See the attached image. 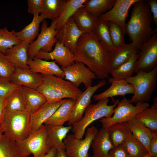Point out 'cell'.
Returning <instances> with one entry per match:
<instances>
[{"label": "cell", "instance_id": "obj_31", "mask_svg": "<svg viewBox=\"0 0 157 157\" xmlns=\"http://www.w3.org/2000/svg\"><path fill=\"white\" fill-rule=\"evenodd\" d=\"M67 1L65 0H44L40 14L44 17L45 19H50L52 21L57 20L61 15Z\"/></svg>", "mask_w": 157, "mask_h": 157}, {"label": "cell", "instance_id": "obj_9", "mask_svg": "<svg viewBox=\"0 0 157 157\" xmlns=\"http://www.w3.org/2000/svg\"><path fill=\"white\" fill-rule=\"evenodd\" d=\"M56 20L52 21L48 26L47 21L44 20L42 24L40 33L35 41L30 44L28 51V58L33 59L40 50L49 52L52 50L57 41L56 36L58 30L56 28Z\"/></svg>", "mask_w": 157, "mask_h": 157}, {"label": "cell", "instance_id": "obj_52", "mask_svg": "<svg viewBox=\"0 0 157 157\" xmlns=\"http://www.w3.org/2000/svg\"><path fill=\"white\" fill-rule=\"evenodd\" d=\"M140 157H151L149 154H147L146 155H145L144 156Z\"/></svg>", "mask_w": 157, "mask_h": 157}, {"label": "cell", "instance_id": "obj_3", "mask_svg": "<svg viewBox=\"0 0 157 157\" xmlns=\"http://www.w3.org/2000/svg\"><path fill=\"white\" fill-rule=\"evenodd\" d=\"M41 74L42 83L37 90L44 96L48 102H56L65 98L76 101L82 93L78 88L61 77Z\"/></svg>", "mask_w": 157, "mask_h": 157}, {"label": "cell", "instance_id": "obj_35", "mask_svg": "<svg viewBox=\"0 0 157 157\" xmlns=\"http://www.w3.org/2000/svg\"><path fill=\"white\" fill-rule=\"evenodd\" d=\"M107 129L110 140L114 147L121 145L127 135L131 133L127 122L114 124Z\"/></svg>", "mask_w": 157, "mask_h": 157}, {"label": "cell", "instance_id": "obj_16", "mask_svg": "<svg viewBox=\"0 0 157 157\" xmlns=\"http://www.w3.org/2000/svg\"><path fill=\"white\" fill-rule=\"evenodd\" d=\"M53 50L49 52L39 51L35 57L45 60H54L61 67H66L75 61L74 54L62 43L57 40Z\"/></svg>", "mask_w": 157, "mask_h": 157}, {"label": "cell", "instance_id": "obj_46", "mask_svg": "<svg viewBox=\"0 0 157 157\" xmlns=\"http://www.w3.org/2000/svg\"><path fill=\"white\" fill-rule=\"evenodd\" d=\"M149 150V154L151 157H157V132L152 131Z\"/></svg>", "mask_w": 157, "mask_h": 157}, {"label": "cell", "instance_id": "obj_53", "mask_svg": "<svg viewBox=\"0 0 157 157\" xmlns=\"http://www.w3.org/2000/svg\"><path fill=\"white\" fill-rule=\"evenodd\" d=\"M89 157H92V156H89Z\"/></svg>", "mask_w": 157, "mask_h": 157}, {"label": "cell", "instance_id": "obj_22", "mask_svg": "<svg viewBox=\"0 0 157 157\" xmlns=\"http://www.w3.org/2000/svg\"><path fill=\"white\" fill-rule=\"evenodd\" d=\"M91 146L93 150L92 157H108L109 151L114 147L107 129H100L93 138Z\"/></svg>", "mask_w": 157, "mask_h": 157}, {"label": "cell", "instance_id": "obj_4", "mask_svg": "<svg viewBox=\"0 0 157 157\" xmlns=\"http://www.w3.org/2000/svg\"><path fill=\"white\" fill-rule=\"evenodd\" d=\"M119 101L116 99L113 104L108 105L109 99L106 98L99 100L95 104H90L82 119L72 124V130L74 136L78 139H82L86 129L92 122L102 118L112 117Z\"/></svg>", "mask_w": 157, "mask_h": 157}, {"label": "cell", "instance_id": "obj_40", "mask_svg": "<svg viewBox=\"0 0 157 157\" xmlns=\"http://www.w3.org/2000/svg\"><path fill=\"white\" fill-rule=\"evenodd\" d=\"M15 31H9L6 27L0 28V51L4 53L8 49L22 42L16 36Z\"/></svg>", "mask_w": 157, "mask_h": 157}, {"label": "cell", "instance_id": "obj_37", "mask_svg": "<svg viewBox=\"0 0 157 157\" xmlns=\"http://www.w3.org/2000/svg\"><path fill=\"white\" fill-rule=\"evenodd\" d=\"M93 31L101 43L110 51L117 49L113 45L111 40L108 22L98 19Z\"/></svg>", "mask_w": 157, "mask_h": 157}, {"label": "cell", "instance_id": "obj_36", "mask_svg": "<svg viewBox=\"0 0 157 157\" xmlns=\"http://www.w3.org/2000/svg\"><path fill=\"white\" fill-rule=\"evenodd\" d=\"M138 53L135 54L128 61L117 67L110 71V74L115 80H125L132 76L135 72V67L138 58Z\"/></svg>", "mask_w": 157, "mask_h": 157}, {"label": "cell", "instance_id": "obj_1", "mask_svg": "<svg viewBox=\"0 0 157 157\" xmlns=\"http://www.w3.org/2000/svg\"><path fill=\"white\" fill-rule=\"evenodd\" d=\"M110 51L99 42L93 31L83 33L78 40L74 54L75 61L89 67L101 80L108 78Z\"/></svg>", "mask_w": 157, "mask_h": 157}, {"label": "cell", "instance_id": "obj_24", "mask_svg": "<svg viewBox=\"0 0 157 157\" xmlns=\"http://www.w3.org/2000/svg\"><path fill=\"white\" fill-rule=\"evenodd\" d=\"M138 50L132 43L126 44L124 46L110 51V71L116 68L128 61Z\"/></svg>", "mask_w": 157, "mask_h": 157}, {"label": "cell", "instance_id": "obj_19", "mask_svg": "<svg viewBox=\"0 0 157 157\" xmlns=\"http://www.w3.org/2000/svg\"><path fill=\"white\" fill-rule=\"evenodd\" d=\"M108 82L111 83V86L101 93L93 95L94 100L99 101L118 96L124 97L126 94H134L133 87L125 80H115L111 77L108 78Z\"/></svg>", "mask_w": 157, "mask_h": 157}, {"label": "cell", "instance_id": "obj_5", "mask_svg": "<svg viewBox=\"0 0 157 157\" xmlns=\"http://www.w3.org/2000/svg\"><path fill=\"white\" fill-rule=\"evenodd\" d=\"M30 117L27 111L12 113L6 111L0 124L3 134L15 142L24 140L30 134Z\"/></svg>", "mask_w": 157, "mask_h": 157}, {"label": "cell", "instance_id": "obj_20", "mask_svg": "<svg viewBox=\"0 0 157 157\" xmlns=\"http://www.w3.org/2000/svg\"><path fill=\"white\" fill-rule=\"evenodd\" d=\"M29 45L22 42L8 49L3 53L15 68L29 69L27 65Z\"/></svg>", "mask_w": 157, "mask_h": 157}, {"label": "cell", "instance_id": "obj_11", "mask_svg": "<svg viewBox=\"0 0 157 157\" xmlns=\"http://www.w3.org/2000/svg\"><path fill=\"white\" fill-rule=\"evenodd\" d=\"M135 72H149L157 67V33L144 44L139 50Z\"/></svg>", "mask_w": 157, "mask_h": 157}, {"label": "cell", "instance_id": "obj_50", "mask_svg": "<svg viewBox=\"0 0 157 157\" xmlns=\"http://www.w3.org/2000/svg\"><path fill=\"white\" fill-rule=\"evenodd\" d=\"M56 151V149L52 148L43 157H55Z\"/></svg>", "mask_w": 157, "mask_h": 157}, {"label": "cell", "instance_id": "obj_45", "mask_svg": "<svg viewBox=\"0 0 157 157\" xmlns=\"http://www.w3.org/2000/svg\"><path fill=\"white\" fill-rule=\"evenodd\" d=\"M108 157H130L122 145L114 147L108 153Z\"/></svg>", "mask_w": 157, "mask_h": 157}, {"label": "cell", "instance_id": "obj_26", "mask_svg": "<svg viewBox=\"0 0 157 157\" xmlns=\"http://www.w3.org/2000/svg\"><path fill=\"white\" fill-rule=\"evenodd\" d=\"M27 111L32 114L40 108L47 102L44 96L37 90L22 86Z\"/></svg>", "mask_w": 157, "mask_h": 157}, {"label": "cell", "instance_id": "obj_32", "mask_svg": "<svg viewBox=\"0 0 157 157\" xmlns=\"http://www.w3.org/2000/svg\"><path fill=\"white\" fill-rule=\"evenodd\" d=\"M116 0H86L83 6L85 9L95 18L98 19L102 14L109 10Z\"/></svg>", "mask_w": 157, "mask_h": 157}, {"label": "cell", "instance_id": "obj_18", "mask_svg": "<svg viewBox=\"0 0 157 157\" xmlns=\"http://www.w3.org/2000/svg\"><path fill=\"white\" fill-rule=\"evenodd\" d=\"M64 100L63 99L53 103L47 102L38 110L30 114L29 134L38 130Z\"/></svg>", "mask_w": 157, "mask_h": 157}, {"label": "cell", "instance_id": "obj_14", "mask_svg": "<svg viewBox=\"0 0 157 157\" xmlns=\"http://www.w3.org/2000/svg\"><path fill=\"white\" fill-rule=\"evenodd\" d=\"M106 81L101 80L96 85L90 86L82 93L76 100L71 115L68 121V125L71 126L74 123L81 119L84 111L90 104L91 99L94 93L100 88L106 84Z\"/></svg>", "mask_w": 157, "mask_h": 157}, {"label": "cell", "instance_id": "obj_25", "mask_svg": "<svg viewBox=\"0 0 157 157\" xmlns=\"http://www.w3.org/2000/svg\"><path fill=\"white\" fill-rule=\"evenodd\" d=\"M76 101L71 99H65L63 102L44 124L63 126L66 122L69 120Z\"/></svg>", "mask_w": 157, "mask_h": 157}, {"label": "cell", "instance_id": "obj_15", "mask_svg": "<svg viewBox=\"0 0 157 157\" xmlns=\"http://www.w3.org/2000/svg\"><path fill=\"white\" fill-rule=\"evenodd\" d=\"M83 33L77 27L72 16L58 30L56 38L74 54L78 40Z\"/></svg>", "mask_w": 157, "mask_h": 157}, {"label": "cell", "instance_id": "obj_8", "mask_svg": "<svg viewBox=\"0 0 157 157\" xmlns=\"http://www.w3.org/2000/svg\"><path fill=\"white\" fill-rule=\"evenodd\" d=\"M47 130L43 124L37 131L31 133L25 139L15 142L19 150L23 154L33 157H43L50 150L47 144Z\"/></svg>", "mask_w": 157, "mask_h": 157}, {"label": "cell", "instance_id": "obj_21", "mask_svg": "<svg viewBox=\"0 0 157 157\" xmlns=\"http://www.w3.org/2000/svg\"><path fill=\"white\" fill-rule=\"evenodd\" d=\"M27 65L30 69L34 72L54 75L64 78L63 71L54 61H48L35 57L32 59L28 58Z\"/></svg>", "mask_w": 157, "mask_h": 157}, {"label": "cell", "instance_id": "obj_38", "mask_svg": "<svg viewBox=\"0 0 157 157\" xmlns=\"http://www.w3.org/2000/svg\"><path fill=\"white\" fill-rule=\"evenodd\" d=\"M86 0H67L61 15L56 20V29L59 30L68 19L73 16L77 10L83 6Z\"/></svg>", "mask_w": 157, "mask_h": 157}, {"label": "cell", "instance_id": "obj_44", "mask_svg": "<svg viewBox=\"0 0 157 157\" xmlns=\"http://www.w3.org/2000/svg\"><path fill=\"white\" fill-rule=\"evenodd\" d=\"M44 0H28V11L33 15L41 13Z\"/></svg>", "mask_w": 157, "mask_h": 157}, {"label": "cell", "instance_id": "obj_33", "mask_svg": "<svg viewBox=\"0 0 157 157\" xmlns=\"http://www.w3.org/2000/svg\"><path fill=\"white\" fill-rule=\"evenodd\" d=\"M6 111L12 113L27 111L22 86L19 87L6 99Z\"/></svg>", "mask_w": 157, "mask_h": 157}, {"label": "cell", "instance_id": "obj_41", "mask_svg": "<svg viewBox=\"0 0 157 157\" xmlns=\"http://www.w3.org/2000/svg\"><path fill=\"white\" fill-rule=\"evenodd\" d=\"M108 28L111 40L114 46L119 48L126 44L124 40V33L122 28L118 25L108 22Z\"/></svg>", "mask_w": 157, "mask_h": 157}, {"label": "cell", "instance_id": "obj_43", "mask_svg": "<svg viewBox=\"0 0 157 157\" xmlns=\"http://www.w3.org/2000/svg\"><path fill=\"white\" fill-rule=\"evenodd\" d=\"M19 86L12 83L9 79L0 76V97L6 99Z\"/></svg>", "mask_w": 157, "mask_h": 157}, {"label": "cell", "instance_id": "obj_2", "mask_svg": "<svg viewBox=\"0 0 157 157\" xmlns=\"http://www.w3.org/2000/svg\"><path fill=\"white\" fill-rule=\"evenodd\" d=\"M133 6L130 18L126 23L125 34L139 50L156 32L157 28L153 30L152 28V17L146 0H138Z\"/></svg>", "mask_w": 157, "mask_h": 157}, {"label": "cell", "instance_id": "obj_27", "mask_svg": "<svg viewBox=\"0 0 157 157\" xmlns=\"http://www.w3.org/2000/svg\"><path fill=\"white\" fill-rule=\"evenodd\" d=\"M44 19V17L41 14L33 15L31 22L20 31H15V35L22 42L31 44L38 36L40 24Z\"/></svg>", "mask_w": 157, "mask_h": 157}, {"label": "cell", "instance_id": "obj_23", "mask_svg": "<svg viewBox=\"0 0 157 157\" xmlns=\"http://www.w3.org/2000/svg\"><path fill=\"white\" fill-rule=\"evenodd\" d=\"M47 130V144L50 148H53L56 150L65 149L63 140L69 131L72 130V126L45 125Z\"/></svg>", "mask_w": 157, "mask_h": 157}, {"label": "cell", "instance_id": "obj_7", "mask_svg": "<svg viewBox=\"0 0 157 157\" xmlns=\"http://www.w3.org/2000/svg\"><path fill=\"white\" fill-rule=\"evenodd\" d=\"M149 106L148 102H139L134 106L130 99L124 97L114 109L113 115L112 117L102 118L99 120L101 124L102 128L107 129L117 123L127 122L134 118L137 114Z\"/></svg>", "mask_w": 157, "mask_h": 157}, {"label": "cell", "instance_id": "obj_29", "mask_svg": "<svg viewBox=\"0 0 157 157\" xmlns=\"http://www.w3.org/2000/svg\"><path fill=\"white\" fill-rule=\"evenodd\" d=\"M152 131L157 132V98L152 105L136 114L135 118Z\"/></svg>", "mask_w": 157, "mask_h": 157}, {"label": "cell", "instance_id": "obj_12", "mask_svg": "<svg viewBox=\"0 0 157 157\" xmlns=\"http://www.w3.org/2000/svg\"><path fill=\"white\" fill-rule=\"evenodd\" d=\"M64 78L77 87L83 83L86 88L91 86L92 81L97 78L95 74L83 63L75 61L66 67H61Z\"/></svg>", "mask_w": 157, "mask_h": 157}, {"label": "cell", "instance_id": "obj_30", "mask_svg": "<svg viewBox=\"0 0 157 157\" xmlns=\"http://www.w3.org/2000/svg\"><path fill=\"white\" fill-rule=\"evenodd\" d=\"M127 122L132 134L143 144L149 154V146L152 131L135 118Z\"/></svg>", "mask_w": 157, "mask_h": 157}, {"label": "cell", "instance_id": "obj_13", "mask_svg": "<svg viewBox=\"0 0 157 157\" xmlns=\"http://www.w3.org/2000/svg\"><path fill=\"white\" fill-rule=\"evenodd\" d=\"M138 0H116L112 8L108 11L101 15L99 20L113 22L119 25L125 34L126 20L129 10Z\"/></svg>", "mask_w": 157, "mask_h": 157}, {"label": "cell", "instance_id": "obj_34", "mask_svg": "<svg viewBox=\"0 0 157 157\" xmlns=\"http://www.w3.org/2000/svg\"><path fill=\"white\" fill-rule=\"evenodd\" d=\"M122 145L130 157H140L149 154L145 147L131 133L127 135Z\"/></svg>", "mask_w": 157, "mask_h": 157}, {"label": "cell", "instance_id": "obj_49", "mask_svg": "<svg viewBox=\"0 0 157 157\" xmlns=\"http://www.w3.org/2000/svg\"><path fill=\"white\" fill-rule=\"evenodd\" d=\"M55 157H67L65 153V149H59L56 150Z\"/></svg>", "mask_w": 157, "mask_h": 157}, {"label": "cell", "instance_id": "obj_47", "mask_svg": "<svg viewBox=\"0 0 157 157\" xmlns=\"http://www.w3.org/2000/svg\"><path fill=\"white\" fill-rule=\"evenodd\" d=\"M149 6L151 13L153 14L152 19L155 24L157 25V0H149L147 1Z\"/></svg>", "mask_w": 157, "mask_h": 157}, {"label": "cell", "instance_id": "obj_6", "mask_svg": "<svg viewBox=\"0 0 157 157\" xmlns=\"http://www.w3.org/2000/svg\"><path fill=\"white\" fill-rule=\"evenodd\" d=\"M134 87V93L130 99L132 103L147 102L157 85V67L147 72H140L126 79Z\"/></svg>", "mask_w": 157, "mask_h": 157}, {"label": "cell", "instance_id": "obj_10", "mask_svg": "<svg viewBox=\"0 0 157 157\" xmlns=\"http://www.w3.org/2000/svg\"><path fill=\"white\" fill-rule=\"evenodd\" d=\"M99 131L94 126L87 129L83 139L76 138L74 134L67 135L63 140L67 157H89L88 151L92 140Z\"/></svg>", "mask_w": 157, "mask_h": 157}, {"label": "cell", "instance_id": "obj_42", "mask_svg": "<svg viewBox=\"0 0 157 157\" xmlns=\"http://www.w3.org/2000/svg\"><path fill=\"white\" fill-rule=\"evenodd\" d=\"M15 69L5 55L0 51V76L10 80Z\"/></svg>", "mask_w": 157, "mask_h": 157}, {"label": "cell", "instance_id": "obj_28", "mask_svg": "<svg viewBox=\"0 0 157 157\" xmlns=\"http://www.w3.org/2000/svg\"><path fill=\"white\" fill-rule=\"evenodd\" d=\"M73 17L77 27L83 33L93 31L98 20L88 12L83 6L77 10Z\"/></svg>", "mask_w": 157, "mask_h": 157}, {"label": "cell", "instance_id": "obj_17", "mask_svg": "<svg viewBox=\"0 0 157 157\" xmlns=\"http://www.w3.org/2000/svg\"><path fill=\"white\" fill-rule=\"evenodd\" d=\"M10 80L12 83L37 90L42 83L41 74L34 72L30 69L15 68Z\"/></svg>", "mask_w": 157, "mask_h": 157}, {"label": "cell", "instance_id": "obj_39", "mask_svg": "<svg viewBox=\"0 0 157 157\" xmlns=\"http://www.w3.org/2000/svg\"><path fill=\"white\" fill-rule=\"evenodd\" d=\"M0 157H29L22 154L15 142L3 134L0 138Z\"/></svg>", "mask_w": 157, "mask_h": 157}, {"label": "cell", "instance_id": "obj_51", "mask_svg": "<svg viewBox=\"0 0 157 157\" xmlns=\"http://www.w3.org/2000/svg\"><path fill=\"white\" fill-rule=\"evenodd\" d=\"M3 134V132L0 127V138L1 137Z\"/></svg>", "mask_w": 157, "mask_h": 157}, {"label": "cell", "instance_id": "obj_48", "mask_svg": "<svg viewBox=\"0 0 157 157\" xmlns=\"http://www.w3.org/2000/svg\"><path fill=\"white\" fill-rule=\"evenodd\" d=\"M6 109V99L0 97V124L3 120Z\"/></svg>", "mask_w": 157, "mask_h": 157}]
</instances>
